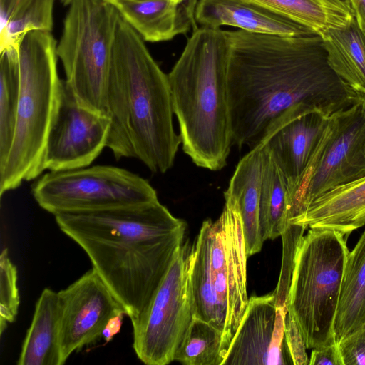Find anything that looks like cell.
<instances>
[{"label":"cell","mask_w":365,"mask_h":365,"mask_svg":"<svg viewBox=\"0 0 365 365\" xmlns=\"http://www.w3.org/2000/svg\"><path fill=\"white\" fill-rule=\"evenodd\" d=\"M350 14L354 16L350 0H329Z\"/></svg>","instance_id":"obj_33"},{"label":"cell","mask_w":365,"mask_h":365,"mask_svg":"<svg viewBox=\"0 0 365 365\" xmlns=\"http://www.w3.org/2000/svg\"><path fill=\"white\" fill-rule=\"evenodd\" d=\"M20 94L16 43L1 46L0 56V168L13 143Z\"/></svg>","instance_id":"obj_25"},{"label":"cell","mask_w":365,"mask_h":365,"mask_svg":"<svg viewBox=\"0 0 365 365\" xmlns=\"http://www.w3.org/2000/svg\"><path fill=\"white\" fill-rule=\"evenodd\" d=\"M298 225L330 229L348 237L365 225V176L333 188L314 199Z\"/></svg>","instance_id":"obj_18"},{"label":"cell","mask_w":365,"mask_h":365,"mask_svg":"<svg viewBox=\"0 0 365 365\" xmlns=\"http://www.w3.org/2000/svg\"><path fill=\"white\" fill-rule=\"evenodd\" d=\"M338 346L343 365H365V324L341 339Z\"/></svg>","instance_id":"obj_29"},{"label":"cell","mask_w":365,"mask_h":365,"mask_svg":"<svg viewBox=\"0 0 365 365\" xmlns=\"http://www.w3.org/2000/svg\"><path fill=\"white\" fill-rule=\"evenodd\" d=\"M110 119L82 106L61 80L56 112L48 133L43 166L61 171L89 166L107 145Z\"/></svg>","instance_id":"obj_12"},{"label":"cell","mask_w":365,"mask_h":365,"mask_svg":"<svg viewBox=\"0 0 365 365\" xmlns=\"http://www.w3.org/2000/svg\"><path fill=\"white\" fill-rule=\"evenodd\" d=\"M215 221H203L188 253L195 317L222 334L225 354L248 304L247 259L242 220L236 201L224 195ZM225 358V357H224Z\"/></svg>","instance_id":"obj_5"},{"label":"cell","mask_w":365,"mask_h":365,"mask_svg":"<svg viewBox=\"0 0 365 365\" xmlns=\"http://www.w3.org/2000/svg\"><path fill=\"white\" fill-rule=\"evenodd\" d=\"M287 309L274 293L252 296L222 365L292 364L284 336Z\"/></svg>","instance_id":"obj_15"},{"label":"cell","mask_w":365,"mask_h":365,"mask_svg":"<svg viewBox=\"0 0 365 365\" xmlns=\"http://www.w3.org/2000/svg\"><path fill=\"white\" fill-rule=\"evenodd\" d=\"M189 249L182 245L147 307L132 322L133 347L147 365H166L174 356L194 317L188 271Z\"/></svg>","instance_id":"obj_11"},{"label":"cell","mask_w":365,"mask_h":365,"mask_svg":"<svg viewBox=\"0 0 365 365\" xmlns=\"http://www.w3.org/2000/svg\"><path fill=\"white\" fill-rule=\"evenodd\" d=\"M350 2L359 26L365 31V0H350Z\"/></svg>","instance_id":"obj_32"},{"label":"cell","mask_w":365,"mask_h":365,"mask_svg":"<svg viewBox=\"0 0 365 365\" xmlns=\"http://www.w3.org/2000/svg\"><path fill=\"white\" fill-rule=\"evenodd\" d=\"M365 324V230L349 251L334 321L336 342Z\"/></svg>","instance_id":"obj_22"},{"label":"cell","mask_w":365,"mask_h":365,"mask_svg":"<svg viewBox=\"0 0 365 365\" xmlns=\"http://www.w3.org/2000/svg\"><path fill=\"white\" fill-rule=\"evenodd\" d=\"M306 26L321 36L354 16L329 0H245Z\"/></svg>","instance_id":"obj_24"},{"label":"cell","mask_w":365,"mask_h":365,"mask_svg":"<svg viewBox=\"0 0 365 365\" xmlns=\"http://www.w3.org/2000/svg\"><path fill=\"white\" fill-rule=\"evenodd\" d=\"M148 42L173 39L196 29L198 0H106Z\"/></svg>","instance_id":"obj_16"},{"label":"cell","mask_w":365,"mask_h":365,"mask_svg":"<svg viewBox=\"0 0 365 365\" xmlns=\"http://www.w3.org/2000/svg\"><path fill=\"white\" fill-rule=\"evenodd\" d=\"M124 315V314H121L114 316L106 325L102 333V336L105 339L106 342L111 341L113 336L120 331Z\"/></svg>","instance_id":"obj_31"},{"label":"cell","mask_w":365,"mask_h":365,"mask_svg":"<svg viewBox=\"0 0 365 365\" xmlns=\"http://www.w3.org/2000/svg\"><path fill=\"white\" fill-rule=\"evenodd\" d=\"M110 119L106 147L116 159L135 158L164 173L175 162L180 135L175 131L168 75L145 41L120 16L106 91Z\"/></svg>","instance_id":"obj_3"},{"label":"cell","mask_w":365,"mask_h":365,"mask_svg":"<svg viewBox=\"0 0 365 365\" xmlns=\"http://www.w3.org/2000/svg\"><path fill=\"white\" fill-rule=\"evenodd\" d=\"M261 184L262 155L256 145L240 159L224 192L238 205L248 257L260 252L264 242L259 225Z\"/></svg>","instance_id":"obj_19"},{"label":"cell","mask_w":365,"mask_h":365,"mask_svg":"<svg viewBox=\"0 0 365 365\" xmlns=\"http://www.w3.org/2000/svg\"><path fill=\"white\" fill-rule=\"evenodd\" d=\"M71 0H61V3L63 4L65 6L68 5Z\"/></svg>","instance_id":"obj_34"},{"label":"cell","mask_w":365,"mask_h":365,"mask_svg":"<svg viewBox=\"0 0 365 365\" xmlns=\"http://www.w3.org/2000/svg\"><path fill=\"white\" fill-rule=\"evenodd\" d=\"M20 304L17 286V269L11 262L8 250L0 256V335L9 323L15 321Z\"/></svg>","instance_id":"obj_27"},{"label":"cell","mask_w":365,"mask_h":365,"mask_svg":"<svg viewBox=\"0 0 365 365\" xmlns=\"http://www.w3.org/2000/svg\"><path fill=\"white\" fill-rule=\"evenodd\" d=\"M309 365H343L338 343L312 349Z\"/></svg>","instance_id":"obj_30"},{"label":"cell","mask_w":365,"mask_h":365,"mask_svg":"<svg viewBox=\"0 0 365 365\" xmlns=\"http://www.w3.org/2000/svg\"><path fill=\"white\" fill-rule=\"evenodd\" d=\"M331 68L351 88L365 96V31L355 16L344 26L320 36Z\"/></svg>","instance_id":"obj_21"},{"label":"cell","mask_w":365,"mask_h":365,"mask_svg":"<svg viewBox=\"0 0 365 365\" xmlns=\"http://www.w3.org/2000/svg\"><path fill=\"white\" fill-rule=\"evenodd\" d=\"M38 205L53 215L103 210L158 200L156 190L143 178L112 165L50 171L33 185Z\"/></svg>","instance_id":"obj_10"},{"label":"cell","mask_w":365,"mask_h":365,"mask_svg":"<svg viewBox=\"0 0 365 365\" xmlns=\"http://www.w3.org/2000/svg\"><path fill=\"white\" fill-rule=\"evenodd\" d=\"M58 294L63 364L73 352L102 336L112 317L126 314L122 304L93 268L59 291Z\"/></svg>","instance_id":"obj_13"},{"label":"cell","mask_w":365,"mask_h":365,"mask_svg":"<svg viewBox=\"0 0 365 365\" xmlns=\"http://www.w3.org/2000/svg\"><path fill=\"white\" fill-rule=\"evenodd\" d=\"M58 292L45 288L38 297L18 365H63L60 347Z\"/></svg>","instance_id":"obj_20"},{"label":"cell","mask_w":365,"mask_h":365,"mask_svg":"<svg viewBox=\"0 0 365 365\" xmlns=\"http://www.w3.org/2000/svg\"><path fill=\"white\" fill-rule=\"evenodd\" d=\"M259 148L262 155L259 225L262 237L264 242L281 236L285 230L287 186L271 155L262 148Z\"/></svg>","instance_id":"obj_23"},{"label":"cell","mask_w":365,"mask_h":365,"mask_svg":"<svg viewBox=\"0 0 365 365\" xmlns=\"http://www.w3.org/2000/svg\"><path fill=\"white\" fill-rule=\"evenodd\" d=\"M87 254L131 322L150 302L183 245L186 222L159 200L54 215Z\"/></svg>","instance_id":"obj_2"},{"label":"cell","mask_w":365,"mask_h":365,"mask_svg":"<svg viewBox=\"0 0 365 365\" xmlns=\"http://www.w3.org/2000/svg\"><path fill=\"white\" fill-rule=\"evenodd\" d=\"M222 334L210 323L194 317L174 361L185 365H222Z\"/></svg>","instance_id":"obj_26"},{"label":"cell","mask_w":365,"mask_h":365,"mask_svg":"<svg viewBox=\"0 0 365 365\" xmlns=\"http://www.w3.org/2000/svg\"><path fill=\"white\" fill-rule=\"evenodd\" d=\"M341 232L309 228L295 254L287 309L307 349L336 342L334 321L349 249Z\"/></svg>","instance_id":"obj_7"},{"label":"cell","mask_w":365,"mask_h":365,"mask_svg":"<svg viewBox=\"0 0 365 365\" xmlns=\"http://www.w3.org/2000/svg\"><path fill=\"white\" fill-rule=\"evenodd\" d=\"M226 34L230 124L239 148L255 147L269 124L292 106L306 104L331 115L365 98L331 68L318 34Z\"/></svg>","instance_id":"obj_1"},{"label":"cell","mask_w":365,"mask_h":365,"mask_svg":"<svg viewBox=\"0 0 365 365\" xmlns=\"http://www.w3.org/2000/svg\"><path fill=\"white\" fill-rule=\"evenodd\" d=\"M56 46L65 81L83 107L106 115V91L120 14L106 0H71Z\"/></svg>","instance_id":"obj_8"},{"label":"cell","mask_w":365,"mask_h":365,"mask_svg":"<svg viewBox=\"0 0 365 365\" xmlns=\"http://www.w3.org/2000/svg\"><path fill=\"white\" fill-rule=\"evenodd\" d=\"M195 19L202 26L212 29L225 25L252 33L289 37L317 34L303 25L245 0H198Z\"/></svg>","instance_id":"obj_17"},{"label":"cell","mask_w":365,"mask_h":365,"mask_svg":"<svg viewBox=\"0 0 365 365\" xmlns=\"http://www.w3.org/2000/svg\"><path fill=\"white\" fill-rule=\"evenodd\" d=\"M284 336L293 365H308L306 344L292 314L287 311L284 319Z\"/></svg>","instance_id":"obj_28"},{"label":"cell","mask_w":365,"mask_h":365,"mask_svg":"<svg viewBox=\"0 0 365 365\" xmlns=\"http://www.w3.org/2000/svg\"><path fill=\"white\" fill-rule=\"evenodd\" d=\"M329 116L315 107L299 104L279 115L263 133L257 145L271 155L287 190L309 165L324 136Z\"/></svg>","instance_id":"obj_14"},{"label":"cell","mask_w":365,"mask_h":365,"mask_svg":"<svg viewBox=\"0 0 365 365\" xmlns=\"http://www.w3.org/2000/svg\"><path fill=\"white\" fill-rule=\"evenodd\" d=\"M226 31L201 26L168 74L184 153L212 171L227 164L233 145L227 95Z\"/></svg>","instance_id":"obj_4"},{"label":"cell","mask_w":365,"mask_h":365,"mask_svg":"<svg viewBox=\"0 0 365 365\" xmlns=\"http://www.w3.org/2000/svg\"><path fill=\"white\" fill-rule=\"evenodd\" d=\"M56 46L51 31L43 29L27 31L16 42L20 94L13 143L0 168L1 197L45 170L46 143L62 80Z\"/></svg>","instance_id":"obj_6"},{"label":"cell","mask_w":365,"mask_h":365,"mask_svg":"<svg viewBox=\"0 0 365 365\" xmlns=\"http://www.w3.org/2000/svg\"><path fill=\"white\" fill-rule=\"evenodd\" d=\"M365 176V98L329 116L307 168L287 190V224L298 225L322 194Z\"/></svg>","instance_id":"obj_9"}]
</instances>
